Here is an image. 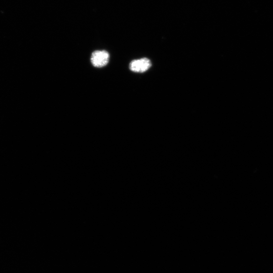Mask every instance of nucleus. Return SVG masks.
I'll use <instances>...</instances> for the list:
<instances>
[{
	"label": "nucleus",
	"instance_id": "1",
	"mask_svg": "<svg viewBox=\"0 0 273 273\" xmlns=\"http://www.w3.org/2000/svg\"><path fill=\"white\" fill-rule=\"evenodd\" d=\"M109 60V54L105 50H97L93 52L91 57V62L96 67H103L106 65Z\"/></svg>",
	"mask_w": 273,
	"mask_h": 273
},
{
	"label": "nucleus",
	"instance_id": "2",
	"mask_svg": "<svg viewBox=\"0 0 273 273\" xmlns=\"http://www.w3.org/2000/svg\"><path fill=\"white\" fill-rule=\"evenodd\" d=\"M151 66V61L147 58L134 60L130 63V69L135 73H143Z\"/></svg>",
	"mask_w": 273,
	"mask_h": 273
}]
</instances>
